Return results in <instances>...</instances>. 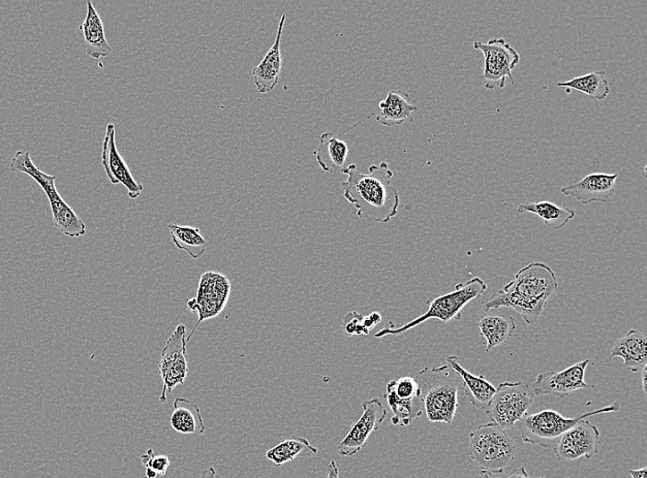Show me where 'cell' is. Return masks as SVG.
<instances>
[{
    "mask_svg": "<svg viewBox=\"0 0 647 478\" xmlns=\"http://www.w3.org/2000/svg\"><path fill=\"white\" fill-rule=\"evenodd\" d=\"M629 474L632 476V478H647V476H646L647 468L643 467V468L636 469V470H630Z\"/></svg>",
    "mask_w": 647,
    "mask_h": 478,
    "instance_id": "e575fe53",
    "label": "cell"
},
{
    "mask_svg": "<svg viewBox=\"0 0 647 478\" xmlns=\"http://www.w3.org/2000/svg\"><path fill=\"white\" fill-rule=\"evenodd\" d=\"M499 478H532L529 476L525 466L518 467L509 474H506ZM538 478H544L543 476Z\"/></svg>",
    "mask_w": 647,
    "mask_h": 478,
    "instance_id": "d6a6232c",
    "label": "cell"
},
{
    "mask_svg": "<svg viewBox=\"0 0 647 478\" xmlns=\"http://www.w3.org/2000/svg\"><path fill=\"white\" fill-rule=\"evenodd\" d=\"M141 461L145 470H151L162 476L165 475L171 462L167 456H156L153 449H148L141 456Z\"/></svg>",
    "mask_w": 647,
    "mask_h": 478,
    "instance_id": "f546056e",
    "label": "cell"
},
{
    "mask_svg": "<svg viewBox=\"0 0 647 478\" xmlns=\"http://www.w3.org/2000/svg\"><path fill=\"white\" fill-rule=\"evenodd\" d=\"M230 291L231 285L225 275L213 272L203 274L196 298L199 321L188 336L187 342L201 323L219 315L224 310Z\"/></svg>",
    "mask_w": 647,
    "mask_h": 478,
    "instance_id": "9a60e30c",
    "label": "cell"
},
{
    "mask_svg": "<svg viewBox=\"0 0 647 478\" xmlns=\"http://www.w3.org/2000/svg\"><path fill=\"white\" fill-rule=\"evenodd\" d=\"M559 285L556 273L548 265L532 263L520 269L502 290L483 302L482 307L485 312L511 308L520 314L528 325H533L538 322Z\"/></svg>",
    "mask_w": 647,
    "mask_h": 478,
    "instance_id": "6da1fadb",
    "label": "cell"
},
{
    "mask_svg": "<svg viewBox=\"0 0 647 478\" xmlns=\"http://www.w3.org/2000/svg\"><path fill=\"white\" fill-rule=\"evenodd\" d=\"M618 178L616 173H592L562 188L561 193L582 205L607 203L614 194Z\"/></svg>",
    "mask_w": 647,
    "mask_h": 478,
    "instance_id": "e0dca14e",
    "label": "cell"
},
{
    "mask_svg": "<svg viewBox=\"0 0 647 478\" xmlns=\"http://www.w3.org/2000/svg\"><path fill=\"white\" fill-rule=\"evenodd\" d=\"M619 410L620 405L615 402L609 407L568 419L565 418L558 411L546 409L535 414H527L519 422L518 430L523 441L526 443L549 449L581 420L599 415V414L618 412Z\"/></svg>",
    "mask_w": 647,
    "mask_h": 478,
    "instance_id": "52a82bcc",
    "label": "cell"
},
{
    "mask_svg": "<svg viewBox=\"0 0 647 478\" xmlns=\"http://www.w3.org/2000/svg\"><path fill=\"white\" fill-rule=\"evenodd\" d=\"M215 474H217V472H215V469L211 466L210 468L203 472L200 478H215Z\"/></svg>",
    "mask_w": 647,
    "mask_h": 478,
    "instance_id": "d590c367",
    "label": "cell"
},
{
    "mask_svg": "<svg viewBox=\"0 0 647 478\" xmlns=\"http://www.w3.org/2000/svg\"><path fill=\"white\" fill-rule=\"evenodd\" d=\"M168 229L172 242L178 249L187 251L194 260L203 256L207 242L198 229L177 224H170Z\"/></svg>",
    "mask_w": 647,
    "mask_h": 478,
    "instance_id": "83f0119b",
    "label": "cell"
},
{
    "mask_svg": "<svg viewBox=\"0 0 647 478\" xmlns=\"http://www.w3.org/2000/svg\"><path fill=\"white\" fill-rule=\"evenodd\" d=\"M486 289L487 285L478 277H475L465 283H459L455 285L454 291L435 298L427 299L426 302L428 306L427 311L412 322L395 330L385 328L377 332L375 337L380 339L402 334L429 320H439L444 324L455 320L459 321L460 320L461 310L473 300L480 298Z\"/></svg>",
    "mask_w": 647,
    "mask_h": 478,
    "instance_id": "277c9868",
    "label": "cell"
},
{
    "mask_svg": "<svg viewBox=\"0 0 647 478\" xmlns=\"http://www.w3.org/2000/svg\"><path fill=\"white\" fill-rule=\"evenodd\" d=\"M327 478H340V473H338V468L333 460L328 465Z\"/></svg>",
    "mask_w": 647,
    "mask_h": 478,
    "instance_id": "836d02e7",
    "label": "cell"
},
{
    "mask_svg": "<svg viewBox=\"0 0 647 478\" xmlns=\"http://www.w3.org/2000/svg\"><path fill=\"white\" fill-rule=\"evenodd\" d=\"M517 212L518 214L530 213L539 216L544 222L545 226L552 231L562 230L576 216L574 210L547 201L521 204Z\"/></svg>",
    "mask_w": 647,
    "mask_h": 478,
    "instance_id": "484cf974",
    "label": "cell"
},
{
    "mask_svg": "<svg viewBox=\"0 0 647 478\" xmlns=\"http://www.w3.org/2000/svg\"><path fill=\"white\" fill-rule=\"evenodd\" d=\"M646 376H647V365L643 368L642 372V384L644 395H646Z\"/></svg>",
    "mask_w": 647,
    "mask_h": 478,
    "instance_id": "8d00e7d4",
    "label": "cell"
},
{
    "mask_svg": "<svg viewBox=\"0 0 647 478\" xmlns=\"http://www.w3.org/2000/svg\"><path fill=\"white\" fill-rule=\"evenodd\" d=\"M480 478H491L489 473L485 471H481L480 473Z\"/></svg>",
    "mask_w": 647,
    "mask_h": 478,
    "instance_id": "ab89813d",
    "label": "cell"
},
{
    "mask_svg": "<svg viewBox=\"0 0 647 478\" xmlns=\"http://www.w3.org/2000/svg\"><path fill=\"white\" fill-rule=\"evenodd\" d=\"M187 327L179 324L168 340L162 349L160 373L163 381V390L160 398L161 403L167 402V394L184 384L188 374Z\"/></svg>",
    "mask_w": 647,
    "mask_h": 478,
    "instance_id": "30bf717a",
    "label": "cell"
},
{
    "mask_svg": "<svg viewBox=\"0 0 647 478\" xmlns=\"http://www.w3.org/2000/svg\"><path fill=\"white\" fill-rule=\"evenodd\" d=\"M286 20V14L284 13L273 46L253 71L254 83L261 93L272 91L279 82L282 70L281 39Z\"/></svg>",
    "mask_w": 647,
    "mask_h": 478,
    "instance_id": "ac0fdd59",
    "label": "cell"
},
{
    "mask_svg": "<svg viewBox=\"0 0 647 478\" xmlns=\"http://www.w3.org/2000/svg\"><path fill=\"white\" fill-rule=\"evenodd\" d=\"M318 454V449L305 438L293 436L281 440L266 454V458L279 467L297 457H311Z\"/></svg>",
    "mask_w": 647,
    "mask_h": 478,
    "instance_id": "4316f807",
    "label": "cell"
},
{
    "mask_svg": "<svg viewBox=\"0 0 647 478\" xmlns=\"http://www.w3.org/2000/svg\"><path fill=\"white\" fill-rule=\"evenodd\" d=\"M382 321V316L379 313L375 312L363 317L362 325L364 329L369 332L375 329L377 324Z\"/></svg>",
    "mask_w": 647,
    "mask_h": 478,
    "instance_id": "1f68e13d",
    "label": "cell"
},
{
    "mask_svg": "<svg viewBox=\"0 0 647 478\" xmlns=\"http://www.w3.org/2000/svg\"><path fill=\"white\" fill-rule=\"evenodd\" d=\"M590 360L579 362L560 373L547 372L537 376L532 391L535 396H556L565 398L574 392L588 389L585 382V371Z\"/></svg>",
    "mask_w": 647,
    "mask_h": 478,
    "instance_id": "5bb4252c",
    "label": "cell"
},
{
    "mask_svg": "<svg viewBox=\"0 0 647 478\" xmlns=\"http://www.w3.org/2000/svg\"><path fill=\"white\" fill-rule=\"evenodd\" d=\"M79 29L83 35L82 47L88 56L101 59L112 54V48L106 39L103 20L90 2L87 3V15Z\"/></svg>",
    "mask_w": 647,
    "mask_h": 478,
    "instance_id": "d6986e66",
    "label": "cell"
},
{
    "mask_svg": "<svg viewBox=\"0 0 647 478\" xmlns=\"http://www.w3.org/2000/svg\"><path fill=\"white\" fill-rule=\"evenodd\" d=\"M362 174L355 164L342 172L348 176L341 182L346 200L357 210V215L367 222L386 224L394 218L400 204L398 190L392 185L394 172L386 162L369 168Z\"/></svg>",
    "mask_w": 647,
    "mask_h": 478,
    "instance_id": "7a4b0ae2",
    "label": "cell"
},
{
    "mask_svg": "<svg viewBox=\"0 0 647 478\" xmlns=\"http://www.w3.org/2000/svg\"><path fill=\"white\" fill-rule=\"evenodd\" d=\"M380 112L377 122L384 126L394 127L413 121L412 113L419 108L411 104L410 94L404 90H393L379 103Z\"/></svg>",
    "mask_w": 647,
    "mask_h": 478,
    "instance_id": "7402d4cb",
    "label": "cell"
},
{
    "mask_svg": "<svg viewBox=\"0 0 647 478\" xmlns=\"http://www.w3.org/2000/svg\"><path fill=\"white\" fill-rule=\"evenodd\" d=\"M601 433L587 419L581 420L560 439L553 453L558 461L573 462L582 457L591 459L599 452Z\"/></svg>",
    "mask_w": 647,
    "mask_h": 478,
    "instance_id": "7c38bea8",
    "label": "cell"
},
{
    "mask_svg": "<svg viewBox=\"0 0 647 478\" xmlns=\"http://www.w3.org/2000/svg\"><path fill=\"white\" fill-rule=\"evenodd\" d=\"M145 474L147 478H156L158 475L155 472L151 470H145Z\"/></svg>",
    "mask_w": 647,
    "mask_h": 478,
    "instance_id": "f35d334b",
    "label": "cell"
},
{
    "mask_svg": "<svg viewBox=\"0 0 647 478\" xmlns=\"http://www.w3.org/2000/svg\"><path fill=\"white\" fill-rule=\"evenodd\" d=\"M474 49L480 51L484 55V79L485 88L493 90L497 88H503L509 78L514 84L512 71L519 63V55L504 39H492L486 44L475 42Z\"/></svg>",
    "mask_w": 647,
    "mask_h": 478,
    "instance_id": "9c48e42d",
    "label": "cell"
},
{
    "mask_svg": "<svg viewBox=\"0 0 647 478\" xmlns=\"http://www.w3.org/2000/svg\"><path fill=\"white\" fill-rule=\"evenodd\" d=\"M363 315L356 311L348 313L344 317V330L349 335H368L369 332L362 325Z\"/></svg>",
    "mask_w": 647,
    "mask_h": 478,
    "instance_id": "4dcf8cb0",
    "label": "cell"
},
{
    "mask_svg": "<svg viewBox=\"0 0 647 478\" xmlns=\"http://www.w3.org/2000/svg\"><path fill=\"white\" fill-rule=\"evenodd\" d=\"M530 387L522 382H504L496 389L485 409L491 423L503 430L513 429L528 414L534 403Z\"/></svg>",
    "mask_w": 647,
    "mask_h": 478,
    "instance_id": "ba28073f",
    "label": "cell"
},
{
    "mask_svg": "<svg viewBox=\"0 0 647 478\" xmlns=\"http://www.w3.org/2000/svg\"><path fill=\"white\" fill-rule=\"evenodd\" d=\"M362 409L361 417L337 446L341 457H353L361 452L369 435L379 429L387 416V411L378 398L364 401Z\"/></svg>",
    "mask_w": 647,
    "mask_h": 478,
    "instance_id": "4fadbf2b",
    "label": "cell"
},
{
    "mask_svg": "<svg viewBox=\"0 0 647 478\" xmlns=\"http://www.w3.org/2000/svg\"><path fill=\"white\" fill-rule=\"evenodd\" d=\"M481 335L486 340L485 353L507 342L514 334L516 322L509 314H485L477 323Z\"/></svg>",
    "mask_w": 647,
    "mask_h": 478,
    "instance_id": "cb8c5ba5",
    "label": "cell"
},
{
    "mask_svg": "<svg viewBox=\"0 0 647 478\" xmlns=\"http://www.w3.org/2000/svg\"><path fill=\"white\" fill-rule=\"evenodd\" d=\"M517 445L506 431L490 423L470 433L469 455L482 471L502 474L515 458Z\"/></svg>",
    "mask_w": 647,
    "mask_h": 478,
    "instance_id": "8992f818",
    "label": "cell"
},
{
    "mask_svg": "<svg viewBox=\"0 0 647 478\" xmlns=\"http://www.w3.org/2000/svg\"><path fill=\"white\" fill-rule=\"evenodd\" d=\"M14 172L25 173L34 179L46 195L54 227L63 235L71 238H80L87 232L82 219L58 193L55 187V176L48 175L37 168L30 158L29 151H17L11 164Z\"/></svg>",
    "mask_w": 647,
    "mask_h": 478,
    "instance_id": "5b68a950",
    "label": "cell"
},
{
    "mask_svg": "<svg viewBox=\"0 0 647 478\" xmlns=\"http://www.w3.org/2000/svg\"><path fill=\"white\" fill-rule=\"evenodd\" d=\"M102 163L112 184L120 183L125 186L131 199L140 197L144 186L135 180L125 159L118 152L115 142V127L112 123L107 124L103 145Z\"/></svg>",
    "mask_w": 647,
    "mask_h": 478,
    "instance_id": "2e32d148",
    "label": "cell"
},
{
    "mask_svg": "<svg viewBox=\"0 0 647 478\" xmlns=\"http://www.w3.org/2000/svg\"><path fill=\"white\" fill-rule=\"evenodd\" d=\"M384 398L392 410V424L408 427L424 413L415 378L406 376L387 382Z\"/></svg>",
    "mask_w": 647,
    "mask_h": 478,
    "instance_id": "8fae6325",
    "label": "cell"
},
{
    "mask_svg": "<svg viewBox=\"0 0 647 478\" xmlns=\"http://www.w3.org/2000/svg\"><path fill=\"white\" fill-rule=\"evenodd\" d=\"M560 88H568L586 94L590 100L602 102L610 93V83L604 71L593 72L558 83Z\"/></svg>",
    "mask_w": 647,
    "mask_h": 478,
    "instance_id": "f1b7e54d",
    "label": "cell"
},
{
    "mask_svg": "<svg viewBox=\"0 0 647 478\" xmlns=\"http://www.w3.org/2000/svg\"><path fill=\"white\" fill-rule=\"evenodd\" d=\"M610 357H621L626 370L637 373L647 365L646 334L635 330H630L624 338L613 343L610 349Z\"/></svg>",
    "mask_w": 647,
    "mask_h": 478,
    "instance_id": "ffe728a7",
    "label": "cell"
},
{
    "mask_svg": "<svg viewBox=\"0 0 647 478\" xmlns=\"http://www.w3.org/2000/svg\"><path fill=\"white\" fill-rule=\"evenodd\" d=\"M448 365L460 376L465 384V395L469 398L473 406L480 409H485L493 396L496 393V388L491 384L484 375L477 376L465 368L461 367L455 356H448Z\"/></svg>",
    "mask_w": 647,
    "mask_h": 478,
    "instance_id": "603a6c76",
    "label": "cell"
},
{
    "mask_svg": "<svg viewBox=\"0 0 647 478\" xmlns=\"http://www.w3.org/2000/svg\"><path fill=\"white\" fill-rule=\"evenodd\" d=\"M188 307L190 308V310L192 312H196L197 313V302H196V298H191L188 301Z\"/></svg>",
    "mask_w": 647,
    "mask_h": 478,
    "instance_id": "74e56055",
    "label": "cell"
},
{
    "mask_svg": "<svg viewBox=\"0 0 647 478\" xmlns=\"http://www.w3.org/2000/svg\"><path fill=\"white\" fill-rule=\"evenodd\" d=\"M341 136L332 133H324L314 155L317 162L325 172L336 174L343 172L347 165V157L350 153L348 145L341 139Z\"/></svg>",
    "mask_w": 647,
    "mask_h": 478,
    "instance_id": "44dd1931",
    "label": "cell"
},
{
    "mask_svg": "<svg viewBox=\"0 0 647 478\" xmlns=\"http://www.w3.org/2000/svg\"><path fill=\"white\" fill-rule=\"evenodd\" d=\"M171 428L180 434H203L205 426L198 406L191 399L177 398L173 402Z\"/></svg>",
    "mask_w": 647,
    "mask_h": 478,
    "instance_id": "d4e9b609",
    "label": "cell"
},
{
    "mask_svg": "<svg viewBox=\"0 0 647 478\" xmlns=\"http://www.w3.org/2000/svg\"><path fill=\"white\" fill-rule=\"evenodd\" d=\"M415 379L427 420L452 424L458 408V393L465 390L463 379L449 365L426 367Z\"/></svg>",
    "mask_w": 647,
    "mask_h": 478,
    "instance_id": "3957f363",
    "label": "cell"
}]
</instances>
